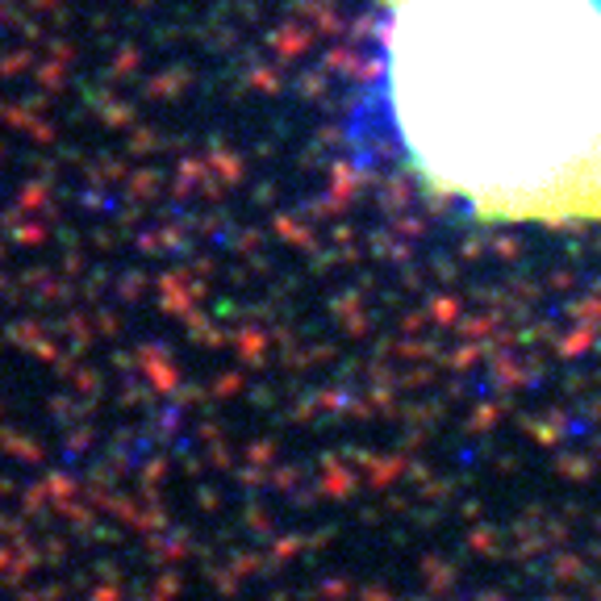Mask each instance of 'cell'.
Instances as JSON below:
<instances>
[{
	"label": "cell",
	"mask_w": 601,
	"mask_h": 601,
	"mask_svg": "<svg viewBox=\"0 0 601 601\" xmlns=\"http://www.w3.org/2000/svg\"><path fill=\"white\" fill-rule=\"evenodd\" d=\"M380 97L476 225H601V0H384Z\"/></svg>",
	"instance_id": "6da1fadb"
}]
</instances>
